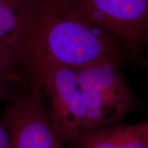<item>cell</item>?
Listing matches in <instances>:
<instances>
[{
	"instance_id": "1",
	"label": "cell",
	"mask_w": 148,
	"mask_h": 148,
	"mask_svg": "<svg viewBox=\"0 0 148 148\" xmlns=\"http://www.w3.org/2000/svg\"><path fill=\"white\" fill-rule=\"evenodd\" d=\"M36 59L73 69L103 61L145 63L124 42L79 12L71 0H37L25 69Z\"/></svg>"
},
{
	"instance_id": "2",
	"label": "cell",
	"mask_w": 148,
	"mask_h": 148,
	"mask_svg": "<svg viewBox=\"0 0 148 148\" xmlns=\"http://www.w3.org/2000/svg\"><path fill=\"white\" fill-rule=\"evenodd\" d=\"M120 64L103 61L74 69L87 112L82 132L119 123L139 108V101L122 75Z\"/></svg>"
},
{
	"instance_id": "3",
	"label": "cell",
	"mask_w": 148,
	"mask_h": 148,
	"mask_svg": "<svg viewBox=\"0 0 148 148\" xmlns=\"http://www.w3.org/2000/svg\"><path fill=\"white\" fill-rule=\"evenodd\" d=\"M26 74L43 90L49 119L61 139L82 132L87 112L75 69L45 59L27 65Z\"/></svg>"
},
{
	"instance_id": "4",
	"label": "cell",
	"mask_w": 148,
	"mask_h": 148,
	"mask_svg": "<svg viewBox=\"0 0 148 148\" xmlns=\"http://www.w3.org/2000/svg\"><path fill=\"white\" fill-rule=\"evenodd\" d=\"M3 114L12 125L14 148H67L49 119L43 90L34 81L7 103Z\"/></svg>"
},
{
	"instance_id": "5",
	"label": "cell",
	"mask_w": 148,
	"mask_h": 148,
	"mask_svg": "<svg viewBox=\"0 0 148 148\" xmlns=\"http://www.w3.org/2000/svg\"><path fill=\"white\" fill-rule=\"evenodd\" d=\"M79 12L140 55L148 40V0H71Z\"/></svg>"
},
{
	"instance_id": "6",
	"label": "cell",
	"mask_w": 148,
	"mask_h": 148,
	"mask_svg": "<svg viewBox=\"0 0 148 148\" xmlns=\"http://www.w3.org/2000/svg\"><path fill=\"white\" fill-rule=\"evenodd\" d=\"M37 0H0V46L24 73Z\"/></svg>"
},
{
	"instance_id": "7",
	"label": "cell",
	"mask_w": 148,
	"mask_h": 148,
	"mask_svg": "<svg viewBox=\"0 0 148 148\" xmlns=\"http://www.w3.org/2000/svg\"><path fill=\"white\" fill-rule=\"evenodd\" d=\"M64 143L70 148H148V121L138 124L114 123L66 136Z\"/></svg>"
},
{
	"instance_id": "8",
	"label": "cell",
	"mask_w": 148,
	"mask_h": 148,
	"mask_svg": "<svg viewBox=\"0 0 148 148\" xmlns=\"http://www.w3.org/2000/svg\"><path fill=\"white\" fill-rule=\"evenodd\" d=\"M29 82L26 74L0 46V103L13 100Z\"/></svg>"
},
{
	"instance_id": "9",
	"label": "cell",
	"mask_w": 148,
	"mask_h": 148,
	"mask_svg": "<svg viewBox=\"0 0 148 148\" xmlns=\"http://www.w3.org/2000/svg\"><path fill=\"white\" fill-rule=\"evenodd\" d=\"M0 148H14L12 125L3 113L0 115Z\"/></svg>"
},
{
	"instance_id": "10",
	"label": "cell",
	"mask_w": 148,
	"mask_h": 148,
	"mask_svg": "<svg viewBox=\"0 0 148 148\" xmlns=\"http://www.w3.org/2000/svg\"><path fill=\"white\" fill-rule=\"evenodd\" d=\"M147 44H148V40H147Z\"/></svg>"
}]
</instances>
